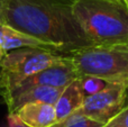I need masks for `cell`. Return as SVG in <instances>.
Segmentation results:
<instances>
[{"label": "cell", "mask_w": 128, "mask_h": 127, "mask_svg": "<svg viewBox=\"0 0 128 127\" xmlns=\"http://www.w3.org/2000/svg\"><path fill=\"white\" fill-rule=\"evenodd\" d=\"M74 0H0V22L62 54L94 45L73 15Z\"/></svg>", "instance_id": "obj_1"}, {"label": "cell", "mask_w": 128, "mask_h": 127, "mask_svg": "<svg viewBox=\"0 0 128 127\" xmlns=\"http://www.w3.org/2000/svg\"><path fill=\"white\" fill-rule=\"evenodd\" d=\"M73 15L94 45L128 44V8L122 0H74Z\"/></svg>", "instance_id": "obj_2"}, {"label": "cell", "mask_w": 128, "mask_h": 127, "mask_svg": "<svg viewBox=\"0 0 128 127\" xmlns=\"http://www.w3.org/2000/svg\"><path fill=\"white\" fill-rule=\"evenodd\" d=\"M79 76H97L109 83H128V44L91 45L65 54Z\"/></svg>", "instance_id": "obj_3"}, {"label": "cell", "mask_w": 128, "mask_h": 127, "mask_svg": "<svg viewBox=\"0 0 128 127\" xmlns=\"http://www.w3.org/2000/svg\"><path fill=\"white\" fill-rule=\"evenodd\" d=\"M63 58L64 54L30 47L7 52L0 62L2 89L56 64Z\"/></svg>", "instance_id": "obj_4"}, {"label": "cell", "mask_w": 128, "mask_h": 127, "mask_svg": "<svg viewBox=\"0 0 128 127\" xmlns=\"http://www.w3.org/2000/svg\"><path fill=\"white\" fill-rule=\"evenodd\" d=\"M128 98V83H108L104 90L84 99L75 114L107 124L122 108Z\"/></svg>", "instance_id": "obj_5"}, {"label": "cell", "mask_w": 128, "mask_h": 127, "mask_svg": "<svg viewBox=\"0 0 128 127\" xmlns=\"http://www.w3.org/2000/svg\"><path fill=\"white\" fill-rule=\"evenodd\" d=\"M79 78L75 68L73 66L70 58L64 54V58L60 62L38 73L30 76L19 82L12 86L6 87L4 91L14 88H28L35 86H44V87H53V88H65L71 82ZM2 97V96H1Z\"/></svg>", "instance_id": "obj_6"}, {"label": "cell", "mask_w": 128, "mask_h": 127, "mask_svg": "<svg viewBox=\"0 0 128 127\" xmlns=\"http://www.w3.org/2000/svg\"><path fill=\"white\" fill-rule=\"evenodd\" d=\"M64 88L35 86L28 88H14L4 91L2 98L8 107V112H15L29 102H45L55 105Z\"/></svg>", "instance_id": "obj_7"}, {"label": "cell", "mask_w": 128, "mask_h": 127, "mask_svg": "<svg viewBox=\"0 0 128 127\" xmlns=\"http://www.w3.org/2000/svg\"><path fill=\"white\" fill-rule=\"evenodd\" d=\"M15 114L28 127H52L58 123L54 106L45 102L26 104Z\"/></svg>", "instance_id": "obj_8"}, {"label": "cell", "mask_w": 128, "mask_h": 127, "mask_svg": "<svg viewBox=\"0 0 128 127\" xmlns=\"http://www.w3.org/2000/svg\"><path fill=\"white\" fill-rule=\"evenodd\" d=\"M0 46L4 48L6 53L17 48L30 47V48H40L53 52V53L62 54L58 51V48H55L52 45L40 42L32 36L26 35L19 30H16L12 27L1 24V22H0Z\"/></svg>", "instance_id": "obj_9"}, {"label": "cell", "mask_w": 128, "mask_h": 127, "mask_svg": "<svg viewBox=\"0 0 128 127\" xmlns=\"http://www.w3.org/2000/svg\"><path fill=\"white\" fill-rule=\"evenodd\" d=\"M83 101L84 97L80 90L79 79H75L73 82L64 88L61 96L54 105L58 123L79 110L83 105Z\"/></svg>", "instance_id": "obj_10"}, {"label": "cell", "mask_w": 128, "mask_h": 127, "mask_svg": "<svg viewBox=\"0 0 128 127\" xmlns=\"http://www.w3.org/2000/svg\"><path fill=\"white\" fill-rule=\"evenodd\" d=\"M78 79H79L80 90H81L84 99L90 96H93V94H98V92H100L101 90H104L109 83L100 78L91 76H81Z\"/></svg>", "instance_id": "obj_11"}, {"label": "cell", "mask_w": 128, "mask_h": 127, "mask_svg": "<svg viewBox=\"0 0 128 127\" xmlns=\"http://www.w3.org/2000/svg\"><path fill=\"white\" fill-rule=\"evenodd\" d=\"M104 125L99 122H96L86 116H81L78 114H72L68 118L56 123L52 127H104Z\"/></svg>", "instance_id": "obj_12"}, {"label": "cell", "mask_w": 128, "mask_h": 127, "mask_svg": "<svg viewBox=\"0 0 128 127\" xmlns=\"http://www.w3.org/2000/svg\"><path fill=\"white\" fill-rule=\"evenodd\" d=\"M104 127H128V106H125Z\"/></svg>", "instance_id": "obj_13"}, {"label": "cell", "mask_w": 128, "mask_h": 127, "mask_svg": "<svg viewBox=\"0 0 128 127\" xmlns=\"http://www.w3.org/2000/svg\"><path fill=\"white\" fill-rule=\"evenodd\" d=\"M7 127H28L26 126L15 112H8L7 115Z\"/></svg>", "instance_id": "obj_14"}, {"label": "cell", "mask_w": 128, "mask_h": 127, "mask_svg": "<svg viewBox=\"0 0 128 127\" xmlns=\"http://www.w3.org/2000/svg\"><path fill=\"white\" fill-rule=\"evenodd\" d=\"M4 55H6V52L4 51V48H2L1 46H0V62L2 61V58H4Z\"/></svg>", "instance_id": "obj_15"}, {"label": "cell", "mask_w": 128, "mask_h": 127, "mask_svg": "<svg viewBox=\"0 0 128 127\" xmlns=\"http://www.w3.org/2000/svg\"><path fill=\"white\" fill-rule=\"evenodd\" d=\"M2 92H4V89L1 87V68H0V96H2Z\"/></svg>", "instance_id": "obj_16"}, {"label": "cell", "mask_w": 128, "mask_h": 127, "mask_svg": "<svg viewBox=\"0 0 128 127\" xmlns=\"http://www.w3.org/2000/svg\"><path fill=\"white\" fill-rule=\"evenodd\" d=\"M122 1H124V4H126V7L128 8V0H122Z\"/></svg>", "instance_id": "obj_17"}]
</instances>
